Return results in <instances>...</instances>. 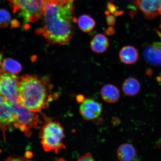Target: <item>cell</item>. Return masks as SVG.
I'll list each match as a JSON object with an SVG mask.
<instances>
[{
  "label": "cell",
  "mask_w": 161,
  "mask_h": 161,
  "mask_svg": "<svg viewBox=\"0 0 161 161\" xmlns=\"http://www.w3.org/2000/svg\"><path fill=\"white\" fill-rule=\"evenodd\" d=\"M43 15L42 27L36 30V33L43 36L51 45L69 43L74 35L72 24L76 21L73 3L61 6L46 2Z\"/></svg>",
  "instance_id": "obj_1"
},
{
  "label": "cell",
  "mask_w": 161,
  "mask_h": 161,
  "mask_svg": "<svg viewBox=\"0 0 161 161\" xmlns=\"http://www.w3.org/2000/svg\"><path fill=\"white\" fill-rule=\"evenodd\" d=\"M105 33L106 35L108 36L113 35L115 33V30L113 26H110L107 29Z\"/></svg>",
  "instance_id": "obj_23"
},
{
  "label": "cell",
  "mask_w": 161,
  "mask_h": 161,
  "mask_svg": "<svg viewBox=\"0 0 161 161\" xmlns=\"http://www.w3.org/2000/svg\"><path fill=\"white\" fill-rule=\"evenodd\" d=\"M105 13L107 16L106 19L108 25L110 26H113L115 25L116 21L115 16L111 15L108 11H106Z\"/></svg>",
  "instance_id": "obj_20"
},
{
  "label": "cell",
  "mask_w": 161,
  "mask_h": 161,
  "mask_svg": "<svg viewBox=\"0 0 161 161\" xmlns=\"http://www.w3.org/2000/svg\"><path fill=\"white\" fill-rule=\"evenodd\" d=\"M5 102H6L5 98H4L0 94V103Z\"/></svg>",
  "instance_id": "obj_27"
},
{
  "label": "cell",
  "mask_w": 161,
  "mask_h": 161,
  "mask_svg": "<svg viewBox=\"0 0 161 161\" xmlns=\"http://www.w3.org/2000/svg\"><path fill=\"white\" fill-rule=\"evenodd\" d=\"M13 8L14 12L20 11L19 14L25 23H35L43 14L45 0H9Z\"/></svg>",
  "instance_id": "obj_5"
},
{
  "label": "cell",
  "mask_w": 161,
  "mask_h": 161,
  "mask_svg": "<svg viewBox=\"0 0 161 161\" xmlns=\"http://www.w3.org/2000/svg\"><path fill=\"white\" fill-rule=\"evenodd\" d=\"M37 76L25 75L19 77V103L29 109L39 112L47 107L52 98L45 81Z\"/></svg>",
  "instance_id": "obj_2"
},
{
  "label": "cell",
  "mask_w": 161,
  "mask_h": 161,
  "mask_svg": "<svg viewBox=\"0 0 161 161\" xmlns=\"http://www.w3.org/2000/svg\"><path fill=\"white\" fill-rule=\"evenodd\" d=\"M109 45L108 38L101 34L96 35L91 42V47L92 51L97 53H103L108 49Z\"/></svg>",
  "instance_id": "obj_15"
},
{
  "label": "cell",
  "mask_w": 161,
  "mask_h": 161,
  "mask_svg": "<svg viewBox=\"0 0 161 161\" xmlns=\"http://www.w3.org/2000/svg\"><path fill=\"white\" fill-rule=\"evenodd\" d=\"M80 114L85 120H92L96 119L102 113L101 104L95 101L88 98L82 102L80 108Z\"/></svg>",
  "instance_id": "obj_9"
},
{
  "label": "cell",
  "mask_w": 161,
  "mask_h": 161,
  "mask_svg": "<svg viewBox=\"0 0 161 161\" xmlns=\"http://www.w3.org/2000/svg\"><path fill=\"white\" fill-rule=\"evenodd\" d=\"M11 19V15L8 11L5 9H0V28L7 27Z\"/></svg>",
  "instance_id": "obj_18"
},
{
  "label": "cell",
  "mask_w": 161,
  "mask_h": 161,
  "mask_svg": "<svg viewBox=\"0 0 161 161\" xmlns=\"http://www.w3.org/2000/svg\"><path fill=\"white\" fill-rule=\"evenodd\" d=\"M74 0H50V3L60 5H64L70 3H73Z\"/></svg>",
  "instance_id": "obj_21"
},
{
  "label": "cell",
  "mask_w": 161,
  "mask_h": 161,
  "mask_svg": "<svg viewBox=\"0 0 161 161\" xmlns=\"http://www.w3.org/2000/svg\"><path fill=\"white\" fill-rule=\"evenodd\" d=\"M0 66L5 72L13 74H18L22 69L21 64L19 62L11 58L2 59Z\"/></svg>",
  "instance_id": "obj_16"
},
{
  "label": "cell",
  "mask_w": 161,
  "mask_h": 161,
  "mask_svg": "<svg viewBox=\"0 0 161 161\" xmlns=\"http://www.w3.org/2000/svg\"><path fill=\"white\" fill-rule=\"evenodd\" d=\"M122 88L124 93L127 96L132 97L139 93L141 84L139 80L136 78H127L123 84Z\"/></svg>",
  "instance_id": "obj_14"
},
{
  "label": "cell",
  "mask_w": 161,
  "mask_h": 161,
  "mask_svg": "<svg viewBox=\"0 0 161 161\" xmlns=\"http://www.w3.org/2000/svg\"><path fill=\"white\" fill-rule=\"evenodd\" d=\"M117 157L120 161L136 160L137 152L136 148L131 144L124 143L121 145L117 150Z\"/></svg>",
  "instance_id": "obj_11"
},
{
  "label": "cell",
  "mask_w": 161,
  "mask_h": 161,
  "mask_svg": "<svg viewBox=\"0 0 161 161\" xmlns=\"http://www.w3.org/2000/svg\"><path fill=\"white\" fill-rule=\"evenodd\" d=\"M135 4L147 19L161 15V0H136Z\"/></svg>",
  "instance_id": "obj_8"
},
{
  "label": "cell",
  "mask_w": 161,
  "mask_h": 161,
  "mask_svg": "<svg viewBox=\"0 0 161 161\" xmlns=\"http://www.w3.org/2000/svg\"><path fill=\"white\" fill-rule=\"evenodd\" d=\"M23 159L20 158H8L6 160L10 161H16V160H24Z\"/></svg>",
  "instance_id": "obj_25"
},
{
  "label": "cell",
  "mask_w": 161,
  "mask_h": 161,
  "mask_svg": "<svg viewBox=\"0 0 161 161\" xmlns=\"http://www.w3.org/2000/svg\"><path fill=\"white\" fill-rule=\"evenodd\" d=\"M119 57L122 62L126 64H133L137 61L139 57L137 50L133 46H125L120 50Z\"/></svg>",
  "instance_id": "obj_13"
},
{
  "label": "cell",
  "mask_w": 161,
  "mask_h": 161,
  "mask_svg": "<svg viewBox=\"0 0 161 161\" xmlns=\"http://www.w3.org/2000/svg\"><path fill=\"white\" fill-rule=\"evenodd\" d=\"M19 80L15 74L5 72L0 68V94L11 105L19 102Z\"/></svg>",
  "instance_id": "obj_6"
},
{
  "label": "cell",
  "mask_w": 161,
  "mask_h": 161,
  "mask_svg": "<svg viewBox=\"0 0 161 161\" xmlns=\"http://www.w3.org/2000/svg\"><path fill=\"white\" fill-rule=\"evenodd\" d=\"M144 56L146 61L152 65L161 66V43L155 42L147 46Z\"/></svg>",
  "instance_id": "obj_10"
},
{
  "label": "cell",
  "mask_w": 161,
  "mask_h": 161,
  "mask_svg": "<svg viewBox=\"0 0 161 161\" xmlns=\"http://www.w3.org/2000/svg\"><path fill=\"white\" fill-rule=\"evenodd\" d=\"M15 112L13 106L7 102L0 103V130L3 131L6 140L5 132L14 126Z\"/></svg>",
  "instance_id": "obj_7"
},
{
  "label": "cell",
  "mask_w": 161,
  "mask_h": 161,
  "mask_svg": "<svg viewBox=\"0 0 161 161\" xmlns=\"http://www.w3.org/2000/svg\"><path fill=\"white\" fill-rule=\"evenodd\" d=\"M160 27L161 29V20L160 23Z\"/></svg>",
  "instance_id": "obj_30"
},
{
  "label": "cell",
  "mask_w": 161,
  "mask_h": 161,
  "mask_svg": "<svg viewBox=\"0 0 161 161\" xmlns=\"http://www.w3.org/2000/svg\"><path fill=\"white\" fill-rule=\"evenodd\" d=\"M82 96H78L77 97V100L78 102H81L82 100H83V97H82V98H81Z\"/></svg>",
  "instance_id": "obj_28"
},
{
  "label": "cell",
  "mask_w": 161,
  "mask_h": 161,
  "mask_svg": "<svg viewBox=\"0 0 161 161\" xmlns=\"http://www.w3.org/2000/svg\"><path fill=\"white\" fill-rule=\"evenodd\" d=\"M46 2H50V0H45Z\"/></svg>",
  "instance_id": "obj_29"
},
{
  "label": "cell",
  "mask_w": 161,
  "mask_h": 161,
  "mask_svg": "<svg viewBox=\"0 0 161 161\" xmlns=\"http://www.w3.org/2000/svg\"><path fill=\"white\" fill-rule=\"evenodd\" d=\"M107 8L108 11L115 17L122 15L124 13V11L122 10H118L116 6L111 1H108Z\"/></svg>",
  "instance_id": "obj_19"
},
{
  "label": "cell",
  "mask_w": 161,
  "mask_h": 161,
  "mask_svg": "<svg viewBox=\"0 0 161 161\" xmlns=\"http://www.w3.org/2000/svg\"><path fill=\"white\" fill-rule=\"evenodd\" d=\"M102 99L109 103L118 102L120 97V92L115 86L107 84L102 87L101 92Z\"/></svg>",
  "instance_id": "obj_12"
},
{
  "label": "cell",
  "mask_w": 161,
  "mask_h": 161,
  "mask_svg": "<svg viewBox=\"0 0 161 161\" xmlns=\"http://www.w3.org/2000/svg\"><path fill=\"white\" fill-rule=\"evenodd\" d=\"M39 137L46 152L52 151L57 154L60 150L66 148L62 142L65 137L64 128L59 123L48 121L42 127Z\"/></svg>",
  "instance_id": "obj_3"
},
{
  "label": "cell",
  "mask_w": 161,
  "mask_h": 161,
  "mask_svg": "<svg viewBox=\"0 0 161 161\" xmlns=\"http://www.w3.org/2000/svg\"><path fill=\"white\" fill-rule=\"evenodd\" d=\"M15 112V119L14 126L19 128L27 138L32 134V130L36 128L41 124L39 114L29 108L17 103L12 105Z\"/></svg>",
  "instance_id": "obj_4"
},
{
  "label": "cell",
  "mask_w": 161,
  "mask_h": 161,
  "mask_svg": "<svg viewBox=\"0 0 161 161\" xmlns=\"http://www.w3.org/2000/svg\"><path fill=\"white\" fill-rule=\"evenodd\" d=\"M25 156L27 158H31L33 157V154L31 152H28L26 153Z\"/></svg>",
  "instance_id": "obj_26"
},
{
  "label": "cell",
  "mask_w": 161,
  "mask_h": 161,
  "mask_svg": "<svg viewBox=\"0 0 161 161\" xmlns=\"http://www.w3.org/2000/svg\"><path fill=\"white\" fill-rule=\"evenodd\" d=\"M11 27L16 28L19 27L20 24L17 19H14L11 22Z\"/></svg>",
  "instance_id": "obj_24"
},
{
  "label": "cell",
  "mask_w": 161,
  "mask_h": 161,
  "mask_svg": "<svg viewBox=\"0 0 161 161\" xmlns=\"http://www.w3.org/2000/svg\"><path fill=\"white\" fill-rule=\"evenodd\" d=\"M78 161H94V159L92 154L90 153H88L85 155H84L78 158Z\"/></svg>",
  "instance_id": "obj_22"
},
{
  "label": "cell",
  "mask_w": 161,
  "mask_h": 161,
  "mask_svg": "<svg viewBox=\"0 0 161 161\" xmlns=\"http://www.w3.org/2000/svg\"><path fill=\"white\" fill-rule=\"evenodd\" d=\"M78 26L82 31L88 33L94 29L96 22L90 15H82L77 20Z\"/></svg>",
  "instance_id": "obj_17"
}]
</instances>
